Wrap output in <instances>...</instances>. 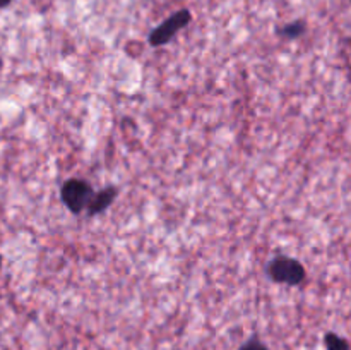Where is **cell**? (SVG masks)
I'll list each match as a JSON object with an SVG mask.
<instances>
[{
  "label": "cell",
  "mask_w": 351,
  "mask_h": 350,
  "mask_svg": "<svg viewBox=\"0 0 351 350\" xmlns=\"http://www.w3.org/2000/svg\"><path fill=\"white\" fill-rule=\"evenodd\" d=\"M267 275L276 283L300 285L305 280V268L300 261L288 256H278L267 263Z\"/></svg>",
  "instance_id": "cell-1"
},
{
  "label": "cell",
  "mask_w": 351,
  "mask_h": 350,
  "mask_svg": "<svg viewBox=\"0 0 351 350\" xmlns=\"http://www.w3.org/2000/svg\"><path fill=\"white\" fill-rule=\"evenodd\" d=\"M62 202L69 208V211L79 215L84 208H88V202L93 196L91 185L81 178H69L62 185Z\"/></svg>",
  "instance_id": "cell-2"
},
{
  "label": "cell",
  "mask_w": 351,
  "mask_h": 350,
  "mask_svg": "<svg viewBox=\"0 0 351 350\" xmlns=\"http://www.w3.org/2000/svg\"><path fill=\"white\" fill-rule=\"evenodd\" d=\"M192 16L187 9H182L178 12H175L173 16L168 17L165 23H161L156 30L151 31L149 34V43L153 47H161V45H167L168 41H171V38L178 33L180 30H184L189 23H191Z\"/></svg>",
  "instance_id": "cell-3"
},
{
  "label": "cell",
  "mask_w": 351,
  "mask_h": 350,
  "mask_svg": "<svg viewBox=\"0 0 351 350\" xmlns=\"http://www.w3.org/2000/svg\"><path fill=\"white\" fill-rule=\"evenodd\" d=\"M117 194H119V191H117V187H113V185L112 187L101 189V191L98 192H93L91 199H89L88 202V215L95 216L99 215L101 211H105V209L115 201Z\"/></svg>",
  "instance_id": "cell-4"
},
{
  "label": "cell",
  "mask_w": 351,
  "mask_h": 350,
  "mask_svg": "<svg viewBox=\"0 0 351 350\" xmlns=\"http://www.w3.org/2000/svg\"><path fill=\"white\" fill-rule=\"evenodd\" d=\"M278 33H280V36L288 38V40H293V38L302 36V34L305 33V23L304 21H295V23H290L285 27H281Z\"/></svg>",
  "instance_id": "cell-5"
},
{
  "label": "cell",
  "mask_w": 351,
  "mask_h": 350,
  "mask_svg": "<svg viewBox=\"0 0 351 350\" xmlns=\"http://www.w3.org/2000/svg\"><path fill=\"white\" fill-rule=\"evenodd\" d=\"M324 342L328 350H350L348 342L345 338H341L339 335H336V333H328L324 336Z\"/></svg>",
  "instance_id": "cell-6"
},
{
  "label": "cell",
  "mask_w": 351,
  "mask_h": 350,
  "mask_svg": "<svg viewBox=\"0 0 351 350\" xmlns=\"http://www.w3.org/2000/svg\"><path fill=\"white\" fill-rule=\"evenodd\" d=\"M239 350H267V347L264 345L263 342H259L257 338H252V340H249L247 343H243Z\"/></svg>",
  "instance_id": "cell-7"
},
{
  "label": "cell",
  "mask_w": 351,
  "mask_h": 350,
  "mask_svg": "<svg viewBox=\"0 0 351 350\" xmlns=\"http://www.w3.org/2000/svg\"><path fill=\"white\" fill-rule=\"evenodd\" d=\"M12 0H0V7H7Z\"/></svg>",
  "instance_id": "cell-8"
},
{
  "label": "cell",
  "mask_w": 351,
  "mask_h": 350,
  "mask_svg": "<svg viewBox=\"0 0 351 350\" xmlns=\"http://www.w3.org/2000/svg\"><path fill=\"white\" fill-rule=\"evenodd\" d=\"M0 266H2V257H0Z\"/></svg>",
  "instance_id": "cell-9"
}]
</instances>
